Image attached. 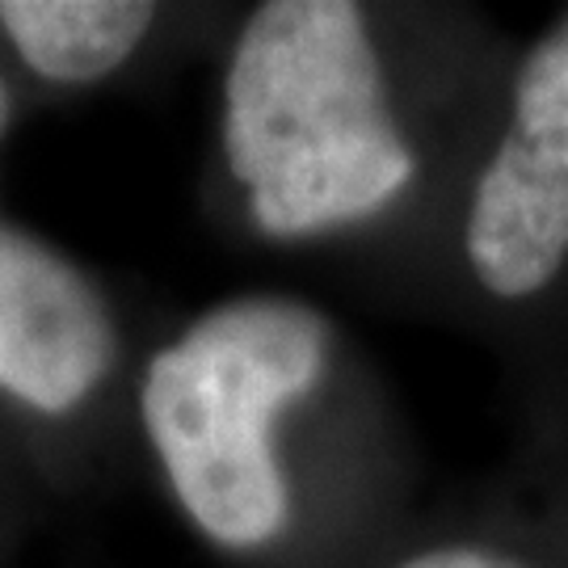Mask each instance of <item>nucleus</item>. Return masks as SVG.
Segmentation results:
<instances>
[{
  "instance_id": "nucleus-3",
  "label": "nucleus",
  "mask_w": 568,
  "mask_h": 568,
  "mask_svg": "<svg viewBox=\"0 0 568 568\" xmlns=\"http://www.w3.org/2000/svg\"><path fill=\"white\" fill-rule=\"evenodd\" d=\"M471 278L497 300L548 291L568 262V18L518 68L501 140L471 185Z\"/></svg>"
},
{
  "instance_id": "nucleus-4",
  "label": "nucleus",
  "mask_w": 568,
  "mask_h": 568,
  "mask_svg": "<svg viewBox=\"0 0 568 568\" xmlns=\"http://www.w3.org/2000/svg\"><path fill=\"white\" fill-rule=\"evenodd\" d=\"M119 358L102 286L55 244L0 224V392L68 417Z\"/></svg>"
},
{
  "instance_id": "nucleus-5",
  "label": "nucleus",
  "mask_w": 568,
  "mask_h": 568,
  "mask_svg": "<svg viewBox=\"0 0 568 568\" xmlns=\"http://www.w3.org/2000/svg\"><path fill=\"white\" fill-rule=\"evenodd\" d=\"M156 26L143 0H0V34L47 84L114 77Z\"/></svg>"
},
{
  "instance_id": "nucleus-7",
  "label": "nucleus",
  "mask_w": 568,
  "mask_h": 568,
  "mask_svg": "<svg viewBox=\"0 0 568 568\" xmlns=\"http://www.w3.org/2000/svg\"><path fill=\"white\" fill-rule=\"evenodd\" d=\"M9 122H13V93H9V81L0 77V140H4Z\"/></svg>"
},
{
  "instance_id": "nucleus-2",
  "label": "nucleus",
  "mask_w": 568,
  "mask_h": 568,
  "mask_svg": "<svg viewBox=\"0 0 568 568\" xmlns=\"http://www.w3.org/2000/svg\"><path fill=\"white\" fill-rule=\"evenodd\" d=\"M328 321L291 295H241L152 354L143 434L185 518L215 548L262 551L291 518L278 417L325 379Z\"/></svg>"
},
{
  "instance_id": "nucleus-1",
  "label": "nucleus",
  "mask_w": 568,
  "mask_h": 568,
  "mask_svg": "<svg viewBox=\"0 0 568 568\" xmlns=\"http://www.w3.org/2000/svg\"><path fill=\"white\" fill-rule=\"evenodd\" d=\"M224 161L274 241L358 224L405 194L417 152L387 110L363 4L270 0L248 13L224 77Z\"/></svg>"
},
{
  "instance_id": "nucleus-6",
  "label": "nucleus",
  "mask_w": 568,
  "mask_h": 568,
  "mask_svg": "<svg viewBox=\"0 0 568 568\" xmlns=\"http://www.w3.org/2000/svg\"><path fill=\"white\" fill-rule=\"evenodd\" d=\"M387 568H530L523 560H514L497 548H476V544H447V548H426L413 551L405 560Z\"/></svg>"
}]
</instances>
